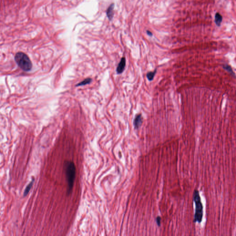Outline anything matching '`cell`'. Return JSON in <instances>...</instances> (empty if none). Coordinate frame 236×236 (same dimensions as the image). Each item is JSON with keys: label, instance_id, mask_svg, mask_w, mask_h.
<instances>
[{"label": "cell", "instance_id": "1", "mask_svg": "<svg viewBox=\"0 0 236 236\" xmlns=\"http://www.w3.org/2000/svg\"><path fill=\"white\" fill-rule=\"evenodd\" d=\"M64 167L66 179L68 182V193L70 194L72 190L75 179V166L73 162L71 161H67L65 163Z\"/></svg>", "mask_w": 236, "mask_h": 236}, {"label": "cell", "instance_id": "2", "mask_svg": "<svg viewBox=\"0 0 236 236\" xmlns=\"http://www.w3.org/2000/svg\"><path fill=\"white\" fill-rule=\"evenodd\" d=\"M193 200L195 202L196 211L194 222L200 223L202 222L203 217V206L198 191L195 190L193 193Z\"/></svg>", "mask_w": 236, "mask_h": 236}, {"label": "cell", "instance_id": "3", "mask_svg": "<svg viewBox=\"0 0 236 236\" xmlns=\"http://www.w3.org/2000/svg\"><path fill=\"white\" fill-rule=\"evenodd\" d=\"M16 63L25 71H29L32 68V62L29 58L23 52H18L15 56Z\"/></svg>", "mask_w": 236, "mask_h": 236}, {"label": "cell", "instance_id": "4", "mask_svg": "<svg viewBox=\"0 0 236 236\" xmlns=\"http://www.w3.org/2000/svg\"><path fill=\"white\" fill-rule=\"evenodd\" d=\"M143 119L142 115L141 113L136 115L133 121V125L135 129H138L139 127L141 126L143 123Z\"/></svg>", "mask_w": 236, "mask_h": 236}, {"label": "cell", "instance_id": "5", "mask_svg": "<svg viewBox=\"0 0 236 236\" xmlns=\"http://www.w3.org/2000/svg\"><path fill=\"white\" fill-rule=\"evenodd\" d=\"M125 65H126V60L124 57L122 58L121 60L119 62L118 65L117 66L116 71L118 74H121L123 72L125 68Z\"/></svg>", "mask_w": 236, "mask_h": 236}, {"label": "cell", "instance_id": "6", "mask_svg": "<svg viewBox=\"0 0 236 236\" xmlns=\"http://www.w3.org/2000/svg\"><path fill=\"white\" fill-rule=\"evenodd\" d=\"M114 8V5L113 3L109 6L107 11V15L109 20H112V19L113 18Z\"/></svg>", "mask_w": 236, "mask_h": 236}, {"label": "cell", "instance_id": "7", "mask_svg": "<svg viewBox=\"0 0 236 236\" xmlns=\"http://www.w3.org/2000/svg\"><path fill=\"white\" fill-rule=\"evenodd\" d=\"M223 68L224 69L226 70V71H228V72H229L232 76H233L234 77H235V74L234 73L232 68L230 65H229L228 64H225L223 65Z\"/></svg>", "mask_w": 236, "mask_h": 236}, {"label": "cell", "instance_id": "8", "mask_svg": "<svg viewBox=\"0 0 236 236\" xmlns=\"http://www.w3.org/2000/svg\"><path fill=\"white\" fill-rule=\"evenodd\" d=\"M157 69H155L153 71H149V72H148L147 74V77L148 80H149V81H152L154 80V78L155 77V75L156 73Z\"/></svg>", "mask_w": 236, "mask_h": 236}, {"label": "cell", "instance_id": "9", "mask_svg": "<svg viewBox=\"0 0 236 236\" xmlns=\"http://www.w3.org/2000/svg\"><path fill=\"white\" fill-rule=\"evenodd\" d=\"M222 17L219 13H217L215 16V22L218 26H220L222 22Z\"/></svg>", "mask_w": 236, "mask_h": 236}, {"label": "cell", "instance_id": "10", "mask_svg": "<svg viewBox=\"0 0 236 236\" xmlns=\"http://www.w3.org/2000/svg\"><path fill=\"white\" fill-rule=\"evenodd\" d=\"M92 79L91 78H87L83 81L80 82L76 85V86H85L88 84H89L92 82Z\"/></svg>", "mask_w": 236, "mask_h": 236}, {"label": "cell", "instance_id": "11", "mask_svg": "<svg viewBox=\"0 0 236 236\" xmlns=\"http://www.w3.org/2000/svg\"><path fill=\"white\" fill-rule=\"evenodd\" d=\"M32 183H33V181H32V182L30 184H29L28 186L26 187V190L25 191V192H24V195H25V196H26V195L28 194L29 191L30 190V189H31V187H32Z\"/></svg>", "mask_w": 236, "mask_h": 236}, {"label": "cell", "instance_id": "12", "mask_svg": "<svg viewBox=\"0 0 236 236\" xmlns=\"http://www.w3.org/2000/svg\"><path fill=\"white\" fill-rule=\"evenodd\" d=\"M161 219L160 216H158L156 218V222L157 225L159 226H161Z\"/></svg>", "mask_w": 236, "mask_h": 236}, {"label": "cell", "instance_id": "13", "mask_svg": "<svg viewBox=\"0 0 236 236\" xmlns=\"http://www.w3.org/2000/svg\"><path fill=\"white\" fill-rule=\"evenodd\" d=\"M147 34H148V35H149V36H152V33H151L150 32H149V31H147Z\"/></svg>", "mask_w": 236, "mask_h": 236}]
</instances>
